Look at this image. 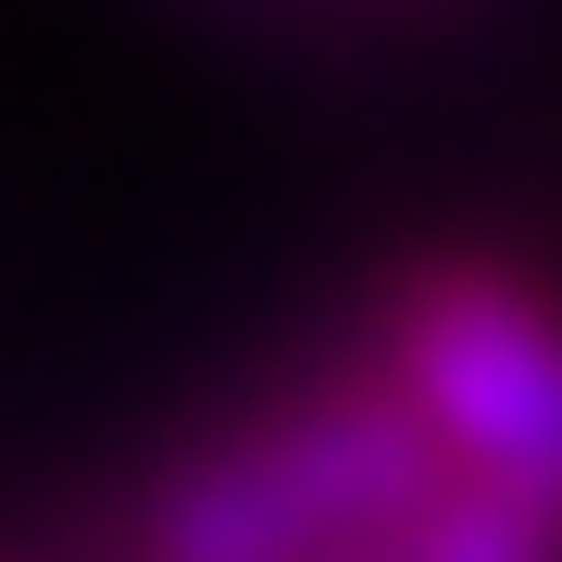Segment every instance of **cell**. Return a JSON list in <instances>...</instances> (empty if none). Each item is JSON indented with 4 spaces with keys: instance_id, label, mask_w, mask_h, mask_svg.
I'll return each instance as SVG.
<instances>
[{
    "instance_id": "6da1fadb",
    "label": "cell",
    "mask_w": 562,
    "mask_h": 562,
    "mask_svg": "<svg viewBox=\"0 0 562 562\" xmlns=\"http://www.w3.org/2000/svg\"><path fill=\"white\" fill-rule=\"evenodd\" d=\"M450 450L425 438L375 350L338 375L262 401L250 425H213L201 450H176L138 487L125 562H325L362 538H401L450 501Z\"/></svg>"
},
{
    "instance_id": "277c9868",
    "label": "cell",
    "mask_w": 562,
    "mask_h": 562,
    "mask_svg": "<svg viewBox=\"0 0 562 562\" xmlns=\"http://www.w3.org/2000/svg\"><path fill=\"white\" fill-rule=\"evenodd\" d=\"M438 525V513H425ZM425 525H401V538H362V550H325V562H425Z\"/></svg>"
},
{
    "instance_id": "7a4b0ae2",
    "label": "cell",
    "mask_w": 562,
    "mask_h": 562,
    "mask_svg": "<svg viewBox=\"0 0 562 562\" xmlns=\"http://www.w3.org/2000/svg\"><path fill=\"white\" fill-rule=\"evenodd\" d=\"M375 362L401 375L462 487L562 513V301L513 262L438 250L387 288Z\"/></svg>"
},
{
    "instance_id": "3957f363",
    "label": "cell",
    "mask_w": 562,
    "mask_h": 562,
    "mask_svg": "<svg viewBox=\"0 0 562 562\" xmlns=\"http://www.w3.org/2000/svg\"><path fill=\"white\" fill-rule=\"evenodd\" d=\"M425 562H562V513L487 501V487H450L438 525H425Z\"/></svg>"
}]
</instances>
